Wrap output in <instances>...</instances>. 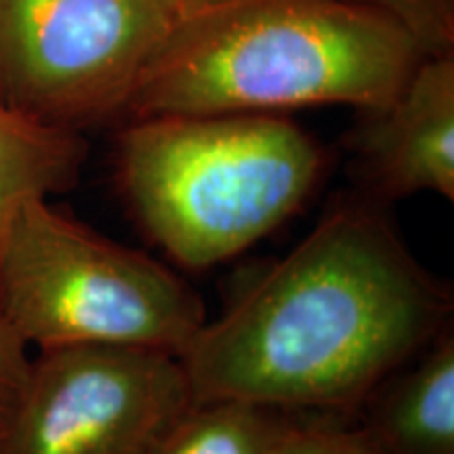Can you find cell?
Masks as SVG:
<instances>
[{"instance_id":"obj_1","label":"cell","mask_w":454,"mask_h":454,"mask_svg":"<svg viewBox=\"0 0 454 454\" xmlns=\"http://www.w3.org/2000/svg\"><path fill=\"white\" fill-rule=\"evenodd\" d=\"M385 204H334L291 253L200 328L192 397L343 414L450 325V293L397 234Z\"/></svg>"},{"instance_id":"obj_2","label":"cell","mask_w":454,"mask_h":454,"mask_svg":"<svg viewBox=\"0 0 454 454\" xmlns=\"http://www.w3.org/2000/svg\"><path fill=\"white\" fill-rule=\"evenodd\" d=\"M423 59L395 21L354 0H198L145 64L124 121L381 110Z\"/></svg>"},{"instance_id":"obj_3","label":"cell","mask_w":454,"mask_h":454,"mask_svg":"<svg viewBox=\"0 0 454 454\" xmlns=\"http://www.w3.org/2000/svg\"><path fill=\"white\" fill-rule=\"evenodd\" d=\"M326 154L280 114L127 121L116 184L141 230L181 268L207 270L280 227L320 184Z\"/></svg>"},{"instance_id":"obj_4","label":"cell","mask_w":454,"mask_h":454,"mask_svg":"<svg viewBox=\"0 0 454 454\" xmlns=\"http://www.w3.org/2000/svg\"><path fill=\"white\" fill-rule=\"evenodd\" d=\"M0 316L30 348H122L181 357L207 325L194 288L51 198L13 215L0 244Z\"/></svg>"},{"instance_id":"obj_5","label":"cell","mask_w":454,"mask_h":454,"mask_svg":"<svg viewBox=\"0 0 454 454\" xmlns=\"http://www.w3.org/2000/svg\"><path fill=\"white\" fill-rule=\"evenodd\" d=\"M198 0H0V106L84 133L122 121L141 72Z\"/></svg>"},{"instance_id":"obj_6","label":"cell","mask_w":454,"mask_h":454,"mask_svg":"<svg viewBox=\"0 0 454 454\" xmlns=\"http://www.w3.org/2000/svg\"><path fill=\"white\" fill-rule=\"evenodd\" d=\"M192 402L177 356L43 349L0 435V454H147Z\"/></svg>"},{"instance_id":"obj_7","label":"cell","mask_w":454,"mask_h":454,"mask_svg":"<svg viewBox=\"0 0 454 454\" xmlns=\"http://www.w3.org/2000/svg\"><path fill=\"white\" fill-rule=\"evenodd\" d=\"M362 194L389 204L454 200V55L425 57L394 101L360 112L349 135Z\"/></svg>"},{"instance_id":"obj_8","label":"cell","mask_w":454,"mask_h":454,"mask_svg":"<svg viewBox=\"0 0 454 454\" xmlns=\"http://www.w3.org/2000/svg\"><path fill=\"white\" fill-rule=\"evenodd\" d=\"M360 425L383 454H454V334L448 325L372 391Z\"/></svg>"},{"instance_id":"obj_9","label":"cell","mask_w":454,"mask_h":454,"mask_svg":"<svg viewBox=\"0 0 454 454\" xmlns=\"http://www.w3.org/2000/svg\"><path fill=\"white\" fill-rule=\"evenodd\" d=\"M87 156L84 133L44 127L0 106V244L21 204L76 187Z\"/></svg>"},{"instance_id":"obj_10","label":"cell","mask_w":454,"mask_h":454,"mask_svg":"<svg viewBox=\"0 0 454 454\" xmlns=\"http://www.w3.org/2000/svg\"><path fill=\"white\" fill-rule=\"evenodd\" d=\"M291 419L244 400H194L147 454H274Z\"/></svg>"},{"instance_id":"obj_11","label":"cell","mask_w":454,"mask_h":454,"mask_svg":"<svg viewBox=\"0 0 454 454\" xmlns=\"http://www.w3.org/2000/svg\"><path fill=\"white\" fill-rule=\"evenodd\" d=\"M404 30L423 57L454 55V0H354Z\"/></svg>"},{"instance_id":"obj_12","label":"cell","mask_w":454,"mask_h":454,"mask_svg":"<svg viewBox=\"0 0 454 454\" xmlns=\"http://www.w3.org/2000/svg\"><path fill=\"white\" fill-rule=\"evenodd\" d=\"M274 454H383L362 425H348L334 414L297 419L282 434Z\"/></svg>"},{"instance_id":"obj_13","label":"cell","mask_w":454,"mask_h":454,"mask_svg":"<svg viewBox=\"0 0 454 454\" xmlns=\"http://www.w3.org/2000/svg\"><path fill=\"white\" fill-rule=\"evenodd\" d=\"M30 364L27 345L0 316V435L4 434L24 395Z\"/></svg>"}]
</instances>
